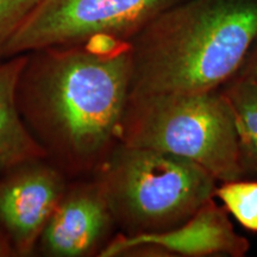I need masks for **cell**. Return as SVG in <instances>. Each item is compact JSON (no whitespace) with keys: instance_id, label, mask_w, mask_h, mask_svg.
Here are the masks:
<instances>
[{"instance_id":"1","label":"cell","mask_w":257,"mask_h":257,"mask_svg":"<svg viewBox=\"0 0 257 257\" xmlns=\"http://www.w3.org/2000/svg\"><path fill=\"white\" fill-rule=\"evenodd\" d=\"M131 73V42L112 37L27 53L16 88L19 114L68 179L91 176L119 143Z\"/></svg>"},{"instance_id":"2","label":"cell","mask_w":257,"mask_h":257,"mask_svg":"<svg viewBox=\"0 0 257 257\" xmlns=\"http://www.w3.org/2000/svg\"><path fill=\"white\" fill-rule=\"evenodd\" d=\"M256 40L257 0H180L130 41V94L220 89Z\"/></svg>"},{"instance_id":"3","label":"cell","mask_w":257,"mask_h":257,"mask_svg":"<svg viewBox=\"0 0 257 257\" xmlns=\"http://www.w3.org/2000/svg\"><path fill=\"white\" fill-rule=\"evenodd\" d=\"M125 236L156 233L187 221L213 198L217 180L182 157L117 143L92 173Z\"/></svg>"},{"instance_id":"4","label":"cell","mask_w":257,"mask_h":257,"mask_svg":"<svg viewBox=\"0 0 257 257\" xmlns=\"http://www.w3.org/2000/svg\"><path fill=\"white\" fill-rule=\"evenodd\" d=\"M119 142L189 160L220 182L245 175L232 113L220 89L128 94Z\"/></svg>"},{"instance_id":"5","label":"cell","mask_w":257,"mask_h":257,"mask_svg":"<svg viewBox=\"0 0 257 257\" xmlns=\"http://www.w3.org/2000/svg\"><path fill=\"white\" fill-rule=\"evenodd\" d=\"M180 0H40L6 48V59L96 37L131 41Z\"/></svg>"},{"instance_id":"6","label":"cell","mask_w":257,"mask_h":257,"mask_svg":"<svg viewBox=\"0 0 257 257\" xmlns=\"http://www.w3.org/2000/svg\"><path fill=\"white\" fill-rule=\"evenodd\" d=\"M70 179L47 157L0 173V227L19 257L37 251L44 227Z\"/></svg>"},{"instance_id":"7","label":"cell","mask_w":257,"mask_h":257,"mask_svg":"<svg viewBox=\"0 0 257 257\" xmlns=\"http://www.w3.org/2000/svg\"><path fill=\"white\" fill-rule=\"evenodd\" d=\"M113 226V216L94 180H70L37 249L49 257L99 256Z\"/></svg>"},{"instance_id":"8","label":"cell","mask_w":257,"mask_h":257,"mask_svg":"<svg viewBox=\"0 0 257 257\" xmlns=\"http://www.w3.org/2000/svg\"><path fill=\"white\" fill-rule=\"evenodd\" d=\"M249 240L233 229L225 207L213 198L205 202L184 224L163 232L125 236L108 240L99 256L131 255L134 251H156L161 255L202 257L226 255L242 257L249 251Z\"/></svg>"},{"instance_id":"9","label":"cell","mask_w":257,"mask_h":257,"mask_svg":"<svg viewBox=\"0 0 257 257\" xmlns=\"http://www.w3.org/2000/svg\"><path fill=\"white\" fill-rule=\"evenodd\" d=\"M27 54L0 62V173L24 161L46 157L25 126L16 101V88Z\"/></svg>"},{"instance_id":"10","label":"cell","mask_w":257,"mask_h":257,"mask_svg":"<svg viewBox=\"0 0 257 257\" xmlns=\"http://www.w3.org/2000/svg\"><path fill=\"white\" fill-rule=\"evenodd\" d=\"M220 91L232 113L245 175L257 174V82L238 72Z\"/></svg>"},{"instance_id":"11","label":"cell","mask_w":257,"mask_h":257,"mask_svg":"<svg viewBox=\"0 0 257 257\" xmlns=\"http://www.w3.org/2000/svg\"><path fill=\"white\" fill-rule=\"evenodd\" d=\"M214 195L243 227L257 232V181L243 178L224 181L216 187Z\"/></svg>"},{"instance_id":"12","label":"cell","mask_w":257,"mask_h":257,"mask_svg":"<svg viewBox=\"0 0 257 257\" xmlns=\"http://www.w3.org/2000/svg\"><path fill=\"white\" fill-rule=\"evenodd\" d=\"M40 0H0V62L6 48Z\"/></svg>"},{"instance_id":"13","label":"cell","mask_w":257,"mask_h":257,"mask_svg":"<svg viewBox=\"0 0 257 257\" xmlns=\"http://www.w3.org/2000/svg\"><path fill=\"white\" fill-rule=\"evenodd\" d=\"M239 73L249 76L257 82V40L250 49L248 56L240 67Z\"/></svg>"},{"instance_id":"14","label":"cell","mask_w":257,"mask_h":257,"mask_svg":"<svg viewBox=\"0 0 257 257\" xmlns=\"http://www.w3.org/2000/svg\"><path fill=\"white\" fill-rule=\"evenodd\" d=\"M17 256L16 250L12 245L11 240L6 236L4 230L0 227V257H12Z\"/></svg>"}]
</instances>
